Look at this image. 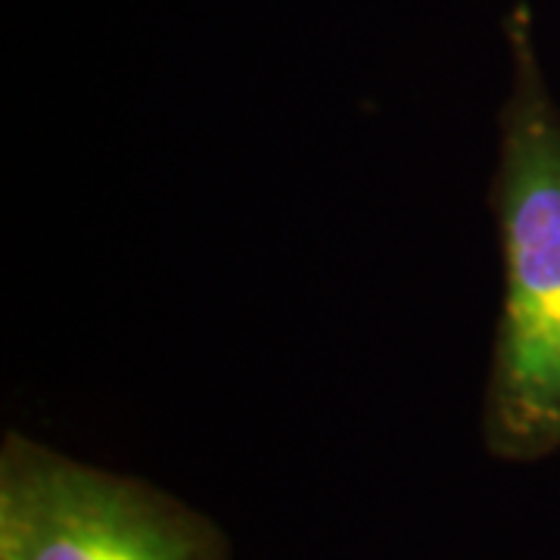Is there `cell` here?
<instances>
[{"instance_id":"6da1fadb","label":"cell","mask_w":560,"mask_h":560,"mask_svg":"<svg viewBox=\"0 0 560 560\" xmlns=\"http://www.w3.org/2000/svg\"><path fill=\"white\" fill-rule=\"evenodd\" d=\"M501 38L508 88L489 180L501 300L480 436L495 460L536 464L560 452V106L526 0L504 13Z\"/></svg>"},{"instance_id":"7a4b0ae2","label":"cell","mask_w":560,"mask_h":560,"mask_svg":"<svg viewBox=\"0 0 560 560\" xmlns=\"http://www.w3.org/2000/svg\"><path fill=\"white\" fill-rule=\"evenodd\" d=\"M215 517L156 482L72 458L22 430L0 440V560H231Z\"/></svg>"}]
</instances>
